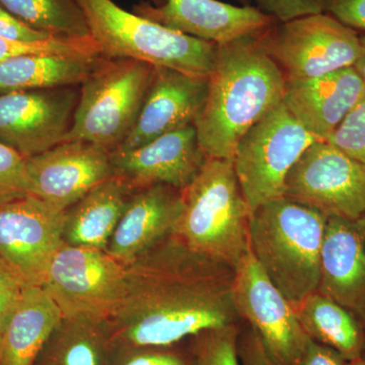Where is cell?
I'll return each instance as SVG.
<instances>
[{"label":"cell","mask_w":365,"mask_h":365,"mask_svg":"<svg viewBox=\"0 0 365 365\" xmlns=\"http://www.w3.org/2000/svg\"><path fill=\"white\" fill-rule=\"evenodd\" d=\"M113 344V343H112ZM106 365H194L188 347H135L113 344Z\"/></svg>","instance_id":"obj_29"},{"label":"cell","mask_w":365,"mask_h":365,"mask_svg":"<svg viewBox=\"0 0 365 365\" xmlns=\"http://www.w3.org/2000/svg\"><path fill=\"white\" fill-rule=\"evenodd\" d=\"M295 312L311 339L332 348L347 361L361 359L365 327L344 307L316 292L295 307Z\"/></svg>","instance_id":"obj_24"},{"label":"cell","mask_w":365,"mask_h":365,"mask_svg":"<svg viewBox=\"0 0 365 365\" xmlns=\"http://www.w3.org/2000/svg\"><path fill=\"white\" fill-rule=\"evenodd\" d=\"M206 160L195 125L163 134L134 150L111 151L114 176L134 190L167 185L182 191Z\"/></svg>","instance_id":"obj_16"},{"label":"cell","mask_w":365,"mask_h":365,"mask_svg":"<svg viewBox=\"0 0 365 365\" xmlns=\"http://www.w3.org/2000/svg\"><path fill=\"white\" fill-rule=\"evenodd\" d=\"M234 304L277 365H297L309 337L297 312L262 270L251 249L235 268Z\"/></svg>","instance_id":"obj_11"},{"label":"cell","mask_w":365,"mask_h":365,"mask_svg":"<svg viewBox=\"0 0 365 365\" xmlns=\"http://www.w3.org/2000/svg\"><path fill=\"white\" fill-rule=\"evenodd\" d=\"M26 158L0 143V205L30 195Z\"/></svg>","instance_id":"obj_30"},{"label":"cell","mask_w":365,"mask_h":365,"mask_svg":"<svg viewBox=\"0 0 365 365\" xmlns=\"http://www.w3.org/2000/svg\"><path fill=\"white\" fill-rule=\"evenodd\" d=\"M240 365H277L263 345L260 337L251 326L239 329L237 340Z\"/></svg>","instance_id":"obj_35"},{"label":"cell","mask_w":365,"mask_h":365,"mask_svg":"<svg viewBox=\"0 0 365 365\" xmlns=\"http://www.w3.org/2000/svg\"><path fill=\"white\" fill-rule=\"evenodd\" d=\"M208 90L209 78L153 66L135 124L115 150H134L163 134L195 125L207 100Z\"/></svg>","instance_id":"obj_17"},{"label":"cell","mask_w":365,"mask_h":365,"mask_svg":"<svg viewBox=\"0 0 365 365\" xmlns=\"http://www.w3.org/2000/svg\"><path fill=\"white\" fill-rule=\"evenodd\" d=\"M285 83L258 35L217 45L207 100L195 123L206 157L232 160L245 134L282 104Z\"/></svg>","instance_id":"obj_2"},{"label":"cell","mask_w":365,"mask_h":365,"mask_svg":"<svg viewBox=\"0 0 365 365\" xmlns=\"http://www.w3.org/2000/svg\"><path fill=\"white\" fill-rule=\"evenodd\" d=\"M25 283L0 259V336L23 297Z\"/></svg>","instance_id":"obj_32"},{"label":"cell","mask_w":365,"mask_h":365,"mask_svg":"<svg viewBox=\"0 0 365 365\" xmlns=\"http://www.w3.org/2000/svg\"><path fill=\"white\" fill-rule=\"evenodd\" d=\"M112 346L106 322L62 318L34 365H106Z\"/></svg>","instance_id":"obj_25"},{"label":"cell","mask_w":365,"mask_h":365,"mask_svg":"<svg viewBox=\"0 0 365 365\" xmlns=\"http://www.w3.org/2000/svg\"><path fill=\"white\" fill-rule=\"evenodd\" d=\"M41 287L58 307L62 318L106 322L123 302L125 266L103 250L64 244Z\"/></svg>","instance_id":"obj_9"},{"label":"cell","mask_w":365,"mask_h":365,"mask_svg":"<svg viewBox=\"0 0 365 365\" xmlns=\"http://www.w3.org/2000/svg\"><path fill=\"white\" fill-rule=\"evenodd\" d=\"M134 191L113 177L88 192L64 212V244L106 251Z\"/></svg>","instance_id":"obj_21"},{"label":"cell","mask_w":365,"mask_h":365,"mask_svg":"<svg viewBox=\"0 0 365 365\" xmlns=\"http://www.w3.org/2000/svg\"><path fill=\"white\" fill-rule=\"evenodd\" d=\"M364 95V79L352 66L287 81L282 103L307 131L326 141Z\"/></svg>","instance_id":"obj_19"},{"label":"cell","mask_w":365,"mask_h":365,"mask_svg":"<svg viewBox=\"0 0 365 365\" xmlns=\"http://www.w3.org/2000/svg\"><path fill=\"white\" fill-rule=\"evenodd\" d=\"M0 6L26 25L54 37H91L76 0H0Z\"/></svg>","instance_id":"obj_26"},{"label":"cell","mask_w":365,"mask_h":365,"mask_svg":"<svg viewBox=\"0 0 365 365\" xmlns=\"http://www.w3.org/2000/svg\"><path fill=\"white\" fill-rule=\"evenodd\" d=\"M153 66L134 59L103 57L79 88L66 141L117 150L135 124L150 86Z\"/></svg>","instance_id":"obj_6"},{"label":"cell","mask_w":365,"mask_h":365,"mask_svg":"<svg viewBox=\"0 0 365 365\" xmlns=\"http://www.w3.org/2000/svg\"><path fill=\"white\" fill-rule=\"evenodd\" d=\"M239 327L210 329L188 339L194 365H240L237 340Z\"/></svg>","instance_id":"obj_27"},{"label":"cell","mask_w":365,"mask_h":365,"mask_svg":"<svg viewBox=\"0 0 365 365\" xmlns=\"http://www.w3.org/2000/svg\"><path fill=\"white\" fill-rule=\"evenodd\" d=\"M328 218L287 197L250 216V249L271 282L295 307L318 292Z\"/></svg>","instance_id":"obj_3"},{"label":"cell","mask_w":365,"mask_h":365,"mask_svg":"<svg viewBox=\"0 0 365 365\" xmlns=\"http://www.w3.org/2000/svg\"><path fill=\"white\" fill-rule=\"evenodd\" d=\"M0 343H1V336H0Z\"/></svg>","instance_id":"obj_43"},{"label":"cell","mask_w":365,"mask_h":365,"mask_svg":"<svg viewBox=\"0 0 365 365\" xmlns=\"http://www.w3.org/2000/svg\"><path fill=\"white\" fill-rule=\"evenodd\" d=\"M283 196L327 218L364 217L365 165L328 141H317L290 170Z\"/></svg>","instance_id":"obj_10"},{"label":"cell","mask_w":365,"mask_h":365,"mask_svg":"<svg viewBox=\"0 0 365 365\" xmlns=\"http://www.w3.org/2000/svg\"><path fill=\"white\" fill-rule=\"evenodd\" d=\"M104 56L26 54L0 62V95L81 86Z\"/></svg>","instance_id":"obj_23"},{"label":"cell","mask_w":365,"mask_h":365,"mask_svg":"<svg viewBox=\"0 0 365 365\" xmlns=\"http://www.w3.org/2000/svg\"><path fill=\"white\" fill-rule=\"evenodd\" d=\"M153 4H162V0H151Z\"/></svg>","instance_id":"obj_41"},{"label":"cell","mask_w":365,"mask_h":365,"mask_svg":"<svg viewBox=\"0 0 365 365\" xmlns=\"http://www.w3.org/2000/svg\"><path fill=\"white\" fill-rule=\"evenodd\" d=\"M258 41L287 81L316 78L354 66L361 54L356 31L324 13L277 21L259 34Z\"/></svg>","instance_id":"obj_7"},{"label":"cell","mask_w":365,"mask_h":365,"mask_svg":"<svg viewBox=\"0 0 365 365\" xmlns=\"http://www.w3.org/2000/svg\"><path fill=\"white\" fill-rule=\"evenodd\" d=\"M322 13L343 25L365 33V0H318Z\"/></svg>","instance_id":"obj_34"},{"label":"cell","mask_w":365,"mask_h":365,"mask_svg":"<svg viewBox=\"0 0 365 365\" xmlns=\"http://www.w3.org/2000/svg\"><path fill=\"white\" fill-rule=\"evenodd\" d=\"M232 1H235L241 6H251L252 4V0H232Z\"/></svg>","instance_id":"obj_39"},{"label":"cell","mask_w":365,"mask_h":365,"mask_svg":"<svg viewBox=\"0 0 365 365\" xmlns=\"http://www.w3.org/2000/svg\"><path fill=\"white\" fill-rule=\"evenodd\" d=\"M64 212L28 195L0 205V259L25 283L42 287L64 245Z\"/></svg>","instance_id":"obj_12"},{"label":"cell","mask_w":365,"mask_h":365,"mask_svg":"<svg viewBox=\"0 0 365 365\" xmlns=\"http://www.w3.org/2000/svg\"><path fill=\"white\" fill-rule=\"evenodd\" d=\"M26 54H58L72 56L100 57L102 51L93 37H55L40 42H19L0 37V62Z\"/></svg>","instance_id":"obj_28"},{"label":"cell","mask_w":365,"mask_h":365,"mask_svg":"<svg viewBox=\"0 0 365 365\" xmlns=\"http://www.w3.org/2000/svg\"><path fill=\"white\" fill-rule=\"evenodd\" d=\"M0 37L26 43L40 42V41L55 38L54 36L41 32L26 25L1 6H0Z\"/></svg>","instance_id":"obj_36"},{"label":"cell","mask_w":365,"mask_h":365,"mask_svg":"<svg viewBox=\"0 0 365 365\" xmlns=\"http://www.w3.org/2000/svg\"><path fill=\"white\" fill-rule=\"evenodd\" d=\"M107 58L134 59L209 78L217 45L125 11L113 0H76Z\"/></svg>","instance_id":"obj_5"},{"label":"cell","mask_w":365,"mask_h":365,"mask_svg":"<svg viewBox=\"0 0 365 365\" xmlns=\"http://www.w3.org/2000/svg\"><path fill=\"white\" fill-rule=\"evenodd\" d=\"M297 365H349L337 351L309 338Z\"/></svg>","instance_id":"obj_37"},{"label":"cell","mask_w":365,"mask_h":365,"mask_svg":"<svg viewBox=\"0 0 365 365\" xmlns=\"http://www.w3.org/2000/svg\"><path fill=\"white\" fill-rule=\"evenodd\" d=\"M326 141L365 165V95Z\"/></svg>","instance_id":"obj_31"},{"label":"cell","mask_w":365,"mask_h":365,"mask_svg":"<svg viewBox=\"0 0 365 365\" xmlns=\"http://www.w3.org/2000/svg\"><path fill=\"white\" fill-rule=\"evenodd\" d=\"M133 13L215 45L259 35L277 23L252 4L222 0H165L158 6L143 1L133 6Z\"/></svg>","instance_id":"obj_15"},{"label":"cell","mask_w":365,"mask_h":365,"mask_svg":"<svg viewBox=\"0 0 365 365\" xmlns=\"http://www.w3.org/2000/svg\"><path fill=\"white\" fill-rule=\"evenodd\" d=\"M349 365H365V361L362 359L354 360V361L349 362Z\"/></svg>","instance_id":"obj_40"},{"label":"cell","mask_w":365,"mask_h":365,"mask_svg":"<svg viewBox=\"0 0 365 365\" xmlns=\"http://www.w3.org/2000/svg\"><path fill=\"white\" fill-rule=\"evenodd\" d=\"M252 2L280 23L322 13L318 0H252Z\"/></svg>","instance_id":"obj_33"},{"label":"cell","mask_w":365,"mask_h":365,"mask_svg":"<svg viewBox=\"0 0 365 365\" xmlns=\"http://www.w3.org/2000/svg\"><path fill=\"white\" fill-rule=\"evenodd\" d=\"M235 270L172 235L125 266L121 306L106 321L113 344L172 347L240 318Z\"/></svg>","instance_id":"obj_1"},{"label":"cell","mask_w":365,"mask_h":365,"mask_svg":"<svg viewBox=\"0 0 365 365\" xmlns=\"http://www.w3.org/2000/svg\"><path fill=\"white\" fill-rule=\"evenodd\" d=\"M317 141L283 103L245 134L232 163L251 213L283 197L290 170Z\"/></svg>","instance_id":"obj_8"},{"label":"cell","mask_w":365,"mask_h":365,"mask_svg":"<svg viewBox=\"0 0 365 365\" xmlns=\"http://www.w3.org/2000/svg\"><path fill=\"white\" fill-rule=\"evenodd\" d=\"M360 39H361V54L355 63L354 68L365 83V35L360 37Z\"/></svg>","instance_id":"obj_38"},{"label":"cell","mask_w":365,"mask_h":365,"mask_svg":"<svg viewBox=\"0 0 365 365\" xmlns=\"http://www.w3.org/2000/svg\"><path fill=\"white\" fill-rule=\"evenodd\" d=\"M182 193V212L173 235L235 270L250 251L251 210L232 160L207 158Z\"/></svg>","instance_id":"obj_4"},{"label":"cell","mask_w":365,"mask_h":365,"mask_svg":"<svg viewBox=\"0 0 365 365\" xmlns=\"http://www.w3.org/2000/svg\"><path fill=\"white\" fill-rule=\"evenodd\" d=\"M362 359V360H364V361H365V344H364V351H362L361 359Z\"/></svg>","instance_id":"obj_42"},{"label":"cell","mask_w":365,"mask_h":365,"mask_svg":"<svg viewBox=\"0 0 365 365\" xmlns=\"http://www.w3.org/2000/svg\"><path fill=\"white\" fill-rule=\"evenodd\" d=\"M61 319L42 287H26L1 335L0 365H34Z\"/></svg>","instance_id":"obj_22"},{"label":"cell","mask_w":365,"mask_h":365,"mask_svg":"<svg viewBox=\"0 0 365 365\" xmlns=\"http://www.w3.org/2000/svg\"><path fill=\"white\" fill-rule=\"evenodd\" d=\"M26 162L30 195L62 213L115 177L111 151L83 141H64Z\"/></svg>","instance_id":"obj_14"},{"label":"cell","mask_w":365,"mask_h":365,"mask_svg":"<svg viewBox=\"0 0 365 365\" xmlns=\"http://www.w3.org/2000/svg\"><path fill=\"white\" fill-rule=\"evenodd\" d=\"M78 96L76 86L0 95V143L25 158L64 143Z\"/></svg>","instance_id":"obj_13"},{"label":"cell","mask_w":365,"mask_h":365,"mask_svg":"<svg viewBox=\"0 0 365 365\" xmlns=\"http://www.w3.org/2000/svg\"><path fill=\"white\" fill-rule=\"evenodd\" d=\"M318 292L344 307L365 327V216L327 220Z\"/></svg>","instance_id":"obj_18"},{"label":"cell","mask_w":365,"mask_h":365,"mask_svg":"<svg viewBox=\"0 0 365 365\" xmlns=\"http://www.w3.org/2000/svg\"><path fill=\"white\" fill-rule=\"evenodd\" d=\"M182 209L181 190L167 185L135 190L106 252L124 266L128 265L173 235Z\"/></svg>","instance_id":"obj_20"}]
</instances>
